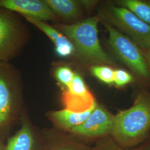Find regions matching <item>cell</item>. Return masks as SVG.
I'll return each mask as SVG.
<instances>
[{"label":"cell","mask_w":150,"mask_h":150,"mask_svg":"<svg viewBox=\"0 0 150 150\" xmlns=\"http://www.w3.org/2000/svg\"><path fill=\"white\" fill-rule=\"evenodd\" d=\"M42 131L47 142V150H91L86 142L69 132L54 128Z\"/></svg>","instance_id":"8fae6325"},{"label":"cell","mask_w":150,"mask_h":150,"mask_svg":"<svg viewBox=\"0 0 150 150\" xmlns=\"http://www.w3.org/2000/svg\"><path fill=\"white\" fill-rule=\"evenodd\" d=\"M133 77L128 72L122 69L115 70L114 84L117 87H122L130 83Z\"/></svg>","instance_id":"d6986e66"},{"label":"cell","mask_w":150,"mask_h":150,"mask_svg":"<svg viewBox=\"0 0 150 150\" xmlns=\"http://www.w3.org/2000/svg\"><path fill=\"white\" fill-rule=\"evenodd\" d=\"M0 7L17 13L25 18L38 21H56L54 14L46 1L42 0H0Z\"/></svg>","instance_id":"30bf717a"},{"label":"cell","mask_w":150,"mask_h":150,"mask_svg":"<svg viewBox=\"0 0 150 150\" xmlns=\"http://www.w3.org/2000/svg\"><path fill=\"white\" fill-rule=\"evenodd\" d=\"M25 111L20 71L10 62H0V139L10 137Z\"/></svg>","instance_id":"7a4b0ae2"},{"label":"cell","mask_w":150,"mask_h":150,"mask_svg":"<svg viewBox=\"0 0 150 150\" xmlns=\"http://www.w3.org/2000/svg\"><path fill=\"white\" fill-rule=\"evenodd\" d=\"M20 122L21 127L7 139L6 150H47L43 131L32 125L25 111Z\"/></svg>","instance_id":"ba28073f"},{"label":"cell","mask_w":150,"mask_h":150,"mask_svg":"<svg viewBox=\"0 0 150 150\" xmlns=\"http://www.w3.org/2000/svg\"><path fill=\"white\" fill-rule=\"evenodd\" d=\"M97 105V103L90 110L83 112H75L64 108L63 110L50 111L47 113V116L53 123L54 129L69 132L71 129L83 123Z\"/></svg>","instance_id":"4fadbf2b"},{"label":"cell","mask_w":150,"mask_h":150,"mask_svg":"<svg viewBox=\"0 0 150 150\" xmlns=\"http://www.w3.org/2000/svg\"><path fill=\"white\" fill-rule=\"evenodd\" d=\"M99 16L85 18L73 24H56L57 28L69 38L74 45L75 54L88 63L113 64L112 59L102 48L98 36Z\"/></svg>","instance_id":"3957f363"},{"label":"cell","mask_w":150,"mask_h":150,"mask_svg":"<svg viewBox=\"0 0 150 150\" xmlns=\"http://www.w3.org/2000/svg\"><path fill=\"white\" fill-rule=\"evenodd\" d=\"M24 24L16 13L0 7V62L9 61L20 54L24 46Z\"/></svg>","instance_id":"8992f818"},{"label":"cell","mask_w":150,"mask_h":150,"mask_svg":"<svg viewBox=\"0 0 150 150\" xmlns=\"http://www.w3.org/2000/svg\"><path fill=\"white\" fill-rule=\"evenodd\" d=\"M91 150H122L113 139L111 136H108L96 141Z\"/></svg>","instance_id":"ac0fdd59"},{"label":"cell","mask_w":150,"mask_h":150,"mask_svg":"<svg viewBox=\"0 0 150 150\" xmlns=\"http://www.w3.org/2000/svg\"><path fill=\"white\" fill-rule=\"evenodd\" d=\"M61 99L64 108L75 112H85L97 104L85 81L77 73L70 86L62 89Z\"/></svg>","instance_id":"9c48e42d"},{"label":"cell","mask_w":150,"mask_h":150,"mask_svg":"<svg viewBox=\"0 0 150 150\" xmlns=\"http://www.w3.org/2000/svg\"><path fill=\"white\" fill-rule=\"evenodd\" d=\"M122 150H150V136L141 144L131 149Z\"/></svg>","instance_id":"ffe728a7"},{"label":"cell","mask_w":150,"mask_h":150,"mask_svg":"<svg viewBox=\"0 0 150 150\" xmlns=\"http://www.w3.org/2000/svg\"><path fill=\"white\" fill-rule=\"evenodd\" d=\"M54 74L62 88L64 89L70 86L74 79L75 73L69 67L61 66L55 70Z\"/></svg>","instance_id":"e0dca14e"},{"label":"cell","mask_w":150,"mask_h":150,"mask_svg":"<svg viewBox=\"0 0 150 150\" xmlns=\"http://www.w3.org/2000/svg\"><path fill=\"white\" fill-rule=\"evenodd\" d=\"M4 141L0 139V150H6L5 145L4 144Z\"/></svg>","instance_id":"7402d4cb"},{"label":"cell","mask_w":150,"mask_h":150,"mask_svg":"<svg viewBox=\"0 0 150 150\" xmlns=\"http://www.w3.org/2000/svg\"><path fill=\"white\" fill-rule=\"evenodd\" d=\"M26 20L38 27L50 38L54 45V51L57 56L60 57L66 58L75 54L74 44L69 38L59 30L51 26L45 22L28 18H26Z\"/></svg>","instance_id":"7c38bea8"},{"label":"cell","mask_w":150,"mask_h":150,"mask_svg":"<svg viewBox=\"0 0 150 150\" xmlns=\"http://www.w3.org/2000/svg\"><path fill=\"white\" fill-rule=\"evenodd\" d=\"M51 10L59 18L71 21L78 18L82 11L81 1L75 0H46Z\"/></svg>","instance_id":"5bb4252c"},{"label":"cell","mask_w":150,"mask_h":150,"mask_svg":"<svg viewBox=\"0 0 150 150\" xmlns=\"http://www.w3.org/2000/svg\"><path fill=\"white\" fill-rule=\"evenodd\" d=\"M111 136L122 150L134 147L150 137V93L139 92L131 107L114 115Z\"/></svg>","instance_id":"6da1fadb"},{"label":"cell","mask_w":150,"mask_h":150,"mask_svg":"<svg viewBox=\"0 0 150 150\" xmlns=\"http://www.w3.org/2000/svg\"><path fill=\"white\" fill-rule=\"evenodd\" d=\"M99 16L134 42L139 48H150V25L126 8L111 4Z\"/></svg>","instance_id":"277c9868"},{"label":"cell","mask_w":150,"mask_h":150,"mask_svg":"<svg viewBox=\"0 0 150 150\" xmlns=\"http://www.w3.org/2000/svg\"><path fill=\"white\" fill-rule=\"evenodd\" d=\"M145 57H146L147 62L148 65H149L150 69V48L147 50V54H146V56Z\"/></svg>","instance_id":"44dd1931"},{"label":"cell","mask_w":150,"mask_h":150,"mask_svg":"<svg viewBox=\"0 0 150 150\" xmlns=\"http://www.w3.org/2000/svg\"><path fill=\"white\" fill-rule=\"evenodd\" d=\"M114 4L126 8L150 25V0H118Z\"/></svg>","instance_id":"9a60e30c"},{"label":"cell","mask_w":150,"mask_h":150,"mask_svg":"<svg viewBox=\"0 0 150 150\" xmlns=\"http://www.w3.org/2000/svg\"><path fill=\"white\" fill-rule=\"evenodd\" d=\"M91 72L97 79L107 85L114 83L115 70L104 65H95L91 67Z\"/></svg>","instance_id":"2e32d148"},{"label":"cell","mask_w":150,"mask_h":150,"mask_svg":"<svg viewBox=\"0 0 150 150\" xmlns=\"http://www.w3.org/2000/svg\"><path fill=\"white\" fill-rule=\"evenodd\" d=\"M114 115L97 104L86 120L71 129L69 133L85 142L90 139L97 140L111 136Z\"/></svg>","instance_id":"52a82bcc"},{"label":"cell","mask_w":150,"mask_h":150,"mask_svg":"<svg viewBox=\"0 0 150 150\" xmlns=\"http://www.w3.org/2000/svg\"><path fill=\"white\" fill-rule=\"evenodd\" d=\"M102 23L108 33V43L118 59L135 74L143 78H150V67L141 48L107 22L103 21Z\"/></svg>","instance_id":"5b68a950"}]
</instances>
